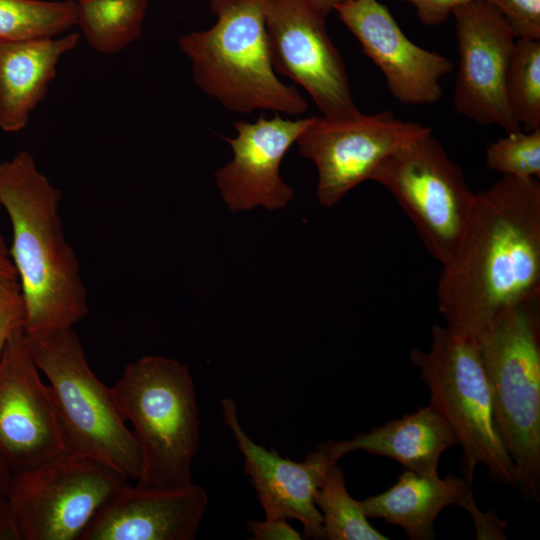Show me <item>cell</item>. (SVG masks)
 I'll list each match as a JSON object with an SVG mask.
<instances>
[{"label":"cell","instance_id":"6da1fadb","mask_svg":"<svg viewBox=\"0 0 540 540\" xmlns=\"http://www.w3.org/2000/svg\"><path fill=\"white\" fill-rule=\"evenodd\" d=\"M540 295V183L502 176L475 193L469 227L442 268L438 309L454 334L477 343L513 306Z\"/></svg>","mask_w":540,"mask_h":540},{"label":"cell","instance_id":"7a4b0ae2","mask_svg":"<svg viewBox=\"0 0 540 540\" xmlns=\"http://www.w3.org/2000/svg\"><path fill=\"white\" fill-rule=\"evenodd\" d=\"M61 191L28 151L0 163V206L10 219V255L25 305V333L72 328L88 313L78 258L59 214Z\"/></svg>","mask_w":540,"mask_h":540},{"label":"cell","instance_id":"3957f363","mask_svg":"<svg viewBox=\"0 0 540 540\" xmlns=\"http://www.w3.org/2000/svg\"><path fill=\"white\" fill-rule=\"evenodd\" d=\"M216 22L178 39L195 85L225 109L301 116L308 103L277 76L270 57L265 0H210Z\"/></svg>","mask_w":540,"mask_h":540},{"label":"cell","instance_id":"277c9868","mask_svg":"<svg viewBox=\"0 0 540 540\" xmlns=\"http://www.w3.org/2000/svg\"><path fill=\"white\" fill-rule=\"evenodd\" d=\"M27 349L48 389L65 451L100 461L137 480L141 455L112 392L91 370L72 328L26 334Z\"/></svg>","mask_w":540,"mask_h":540},{"label":"cell","instance_id":"5b68a950","mask_svg":"<svg viewBox=\"0 0 540 540\" xmlns=\"http://www.w3.org/2000/svg\"><path fill=\"white\" fill-rule=\"evenodd\" d=\"M139 445L137 484L179 487L192 483L199 447V413L194 382L176 359L147 355L126 365L111 387Z\"/></svg>","mask_w":540,"mask_h":540},{"label":"cell","instance_id":"8992f818","mask_svg":"<svg viewBox=\"0 0 540 540\" xmlns=\"http://www.w3.org/2000/svg\"><path fill=\"white\" fill-rule=\"evenodd\" d=\"M496 430L518 488L540 500V295L502 314L478 340Z\"/></svg>","mask_w":540,"mask_h":540},{"label":"cell","instance_id":"52a82bcc","mask_svg":"<svg viewBox=\"0 0 540 540\" xmlns=\"http://www.w3.org/2000/svg\"><path fill=\"white\" fill-rule=\"evenodd\" d=\"M409 357L429 390V404L450 424L462 447V478L472 484L475 467L483 464L492 481L518 488L515 466L495 427L477 344L433 324L429 348H413Z\"/></svg>","mask_w":540,"mask_h":540},{"label":"cell","instance_id":"ba28073f","mask_svg":"<svg viewBox=\"0 0 540 540\" xmlns=\"http://www.w3.org/2000/svg\"><path fill=\"white\" fill-rule=\"evenodd\" d=\"M371 180L395 198L430 255L448 265L466 235L475 193L432 131L386 158Z\"/></svg>","mask_w":540,"mask_h":540},{"label":"cell","instance_id":"9c48e42d","mask_svg":"<svg viewBox=\"0 0 540 540\" xmlns=\"http://www.w3.org/2000/svg\"><path fill=\"white\" fill-rule=\"evenodd\" d=\"M125 484L108 465L69 454L11 473L8 500L16 540H79Z\"/></svg>","mask_w":540,"mask_h":540},{"label":"cell","instance_id":"30bf717a","mask_svg":"<svg viewBox=\"0 0 540 540\" xmlns=\"http://www.w3.org/2000/svg\"><path fill=\"white\" fill-rule=\"evenodd\" d=\"M422 123L400 120L391 111L346 117L313 116L296 141L317 170L316 197L335 206L372 176L391 154L431 132Z\"/></svg>","mask_w":540,"mask_h":540},{"label":"cell","instance_id":"8fae6325","mask_svg":"<svg viewBox=\"0 0 540 540\" xmlns=\"http://www.w3.org/2000/svg\"><path fill=\"white\" fill-rule=\"evenodd\" d=\"M309 0H265L268 47L276 73L300 85L323 116L358 114L344 61Z\"/></svg>","mask_w":540,"mask_h":540},{"label":"cell","instance_id":"7c38bea8","mask_svg":"<svg viewBox=\"0 0 540 540\" xmlns=\"http://www.w3.org/2000/svg\"><path fill=\"white\" fill-rule=\"evenodd\" d=\"M459 64L455 79V111L506 133L521 129L505 92L506 74L516 37L504 17L484 0L453 10Z\"/></svg>","mask_w":540,"mask_h":540},{"label":"cell","instance_id":"4fadbf2b","mask_svg":"<svg viewBox=\"0 0 540 540\" xmlns=\"http://www.w3.org/2000/svg\"><path fill=\"white\" fill-rule=\"evenodd\" d=\"M64 454L48 385L20 327L0 354V459L16 473Z\"/></svg>","mask_w":540,"mask_h":540},{"label":"cell","instance_id":"5bb4252c","mask_svg":"<svg viewBox=\"0 0 540 540\" xmlns=\"http://www.w3.org/2000/svg\"><path fill=\"white\" fill-rule=\"evenodd\" d=\"M313 116L289 119L275 113L254 122L235 121L236 135L221 136L233 152L232 159L214 174L221 198L232 212L256 207L285 208L294 190L280 175L281 162L311 123Z\"/></svg>","mask_w":540,"mask_h":540},{"label":"cell","instance_id":"9a60e30c","mask_svg":"<svg viewBox=\"0 0 540 540\" xmlns=\"http://www.w3.org/2000/svg\"><path fill=\"white\" fill-rule=\"evenodd\" d=\"M363 53L383 73L391 95L402 104L430 105L442 95L441 78L452 72L445 56L413 43L379 0H348L335 7Z\"/></svg>","mask_w":540,"mask_h":540},{"label":"cell","instance_id":"2e32d148","mask_svg":"<svg viewBox=\"0 0 540 540\" xmlns=\"http://www.w3.org/2000/svg\"><path fill=\"white\" fill-rule=\"evenodd\" d=\"M221 407L224 422L243 456L244 473L250 478L265 518L297 520L307 538L326 539L315 494L329 465L338 461H332L320 444L302 462L284 458L248 436L239 421L234 399H221Z\"/></svg>","mask_w":540,"mask_h":540},{"label":"cell","instance_id":"e0dca14e","mask_svg":"<svg viewBox=\"0 0 540 540\" xmlns=\"http://www.w3.org/2000/svg\"><path fill=\"white\" fill-rule=\"evenodd\" d=\"M209 497L193 482L179 487L125 484L96 512L79 540H193Z\"/></svg>","mask_w":540,"mask_h":540},{"label":"cell","instance_id":"ac0fdd59","mask_svg":"<svg viewBox=\"0 0 540 540\" xmlns=\"http://www.w3.org/2000/svg\"><path fill=\"white\" fill-rule=\"evenodd\" d=\"M457 444L450 424L428 404L414 413L359 433L352 439L327 440L320 446L332 461H338L350 452L363 450L392 458L405 469L419 475H435L438 474L442 454Z\"/></svg>","mask_w":540,"mask_h":540},{"label":"cell","instance_id":"d6986e66","mask_svg":"<svg viewBox=\"0 0 540 540\" xmlns=\"http://www.w3.org/2000/svg\"><path fill=\"white\" fill-rule=\"evenodd\" d=\"M80 33L22 41L0 40V129L22 130L45 98L60 59L77 47Z\"/></svg>","mask_w":540,"mask_h":540},{"label":"cell","instance_id":"ffe728a7","mask_svg":"<svg viewBox=\"0 0 540 540\" xmlns=\"http://www.w3.org/2000/svg\"><path fill=\"white\" fill-rule=\"evenodd\" d=\"M472 484L447 474L419 475L405 469L386 491L361 501L368 518L400 526L411 540L436 538L434 523L448 506L459 505Z\"/></svg>","mask_w":540,"mask_h":540},{"label":"cell","instance_id":"44dd1931","mask_svg":"<svg viewBox=\"0 0 540 540\" xmlns=\"http://www.w3.org/2000/svg\"><path fill=\"white\" fill-rule=\"evenodd\" d=\"M148 0H77L76 26L87 44L114 54L141 37Z\"/></svg>","mask_w":540,"mask_h":540},{"label":"cell","instance_id":"7402d4cb","mask_svg":"<svg viewBox=\"0 0 540 540\" xmlns=\"http://www.w3.org/2000/svg\"><path fill=\"white\" fill-rule=\"evenodd\" d=\"M315 504L322 516L326 539L329 540H387L369 522L361 501L349 494L345 477L338 462L327 468L316 491Z\"/></svg>","mask_w":540,"mask_h":540},{"label":"cell","instance_id":"603a6c76","mask_svg":"<svg viewBox=\"0 0 540 540\" xmlns=\"http://www.w3.org/2000/svg\"><path fill=\"white\" fill-rule=\"evenodd\" d=\"M76 26V0H0V40L56 37Z\"/></svg>","mask_w":540,"mask_h":540},{"label":"cell","instance_id":"cb8c5ba5","mask_svg":"<svg viewBox=\"0 0 540 540\" xmlns=\"http://www.w3.org/2000/svg\"><path fill=\"white\" fill-rule=\"evenodd\" d=\"M505 92L510 111L522 130L540 129V40L516 39Z\"/></svg>","mask_w":540,"mask_h":540},{"label":"cell","instance_id":"d4e9b609","mask_svg":"<svg viewBox=\"0 0 540 540\" xmlns=\"http://www.w3.org/2000/svg\"><path fill=\"white\" fill-rule=\"evenodd\" d=\"M487 166L502 176L540 177V129L508 132L486 149Z\"/></svg>","mask_w":540,"mask_h":540},{"label":"cell","instance_id":"484cf974","mask_svg":"<svg viewBox=\"0 0 540 540\" xmlns=\"http://www.w3.org/2000/svg\"><path fill=\"white\" fill-rule=\"evenodd\" d=\"M504 17L517 39L540 40V0H484Z\"/></svg>","mask_w":540,"mask_h":540},{"label":"cell","instance_id":"4316f807","mask_svg":"<svg viewBox=\"0 0 540 540\" xmlns=\"http://www.w3.org/2000/svg\"><path fill=\"white\" fill-rule=\"evenodd\" d=\"M25 319L21 294L0 299V354L13 332L20 327L25 328Z\"/></svg>","mask_w":540,"mask_h":540},{"label":"cell","instance_id":"83f0119b","mask_svg":"<svg viewBox=\"0 0 540 540\" xmlns=\"http://www.w3.org/2000/svg\"><path fill=\"white\" fill-rule=\"evenodd\" d=\"M459 506L465 508L473 517L477 539H506L504 529L507 522L501 521L493 512H479L472 492L466 495Z\"/></svg>","mask_w":540,"mask_h":540},{"label":"cell","instance_id":"f1b7e54d","mask_svg":"<svg viewBox=\"0 0 540 540\" xmlns=\"http://www.w3.org/2000/svg\"><path fill=\"white\" fill-rule=\"evenodd\" d=\"M247 527L254 540L302 539L301 534L283 518H265L264 521L248 519Z\"/></svg>","mask_w":540,"mask_h":540},{"label":"cell","instance_id":"f546056e","mask_svg":"<svg viewBox=\"0 0 540 540\" xmlns=\"http://www.w3.org/2000/svg\"><path fill=\"white\" fill-rule=\"evenodd\" d=\"M412 4L422 23L435 26L451 16L454 9L475 0H403Z\"/></svg>","mask_w":540,"mask_h":540},{"label":"cell","instance_id":"4dcf8cb0","mask_svg":"<svg viewBox=\"0 0 540 540\" xmlns=\"http://www.w3.org/2000/svg\"><path fill=\"white\" fill-rule=\"evenodd\" d=\"M21 294L19 277L6 242L0 234V299Z\"/></svg>","mask_w":540,"mask_h":540},{"label":"cell","instance_id":"1f68e13d","mask_svg":"<svg viewBox=\"0 0 540 540\" xmlns=\"http://www.w3.org/2000/svg\"><path fill=\"white\" fill-rule=\"evenodd\" d=\"M10 476V471L0 459V540H16L8 500Z\"/></svg>","mask_w":540,"mask_h":540},{"label":"cell","instance_id":"d6a6232c","mask_svg":"<svg viewBox=\"0 0 540 540\" xmlns=\"http://www.w3.org/2000/svg\"><path fill=\"white\" fill-rule=\"evenodd\" d=\"M321 13L327 16L335 7L348 0H309Z\"/></svg>","mask_w":540,"mask_h":540},{"label":"cell","instance_id":"836d02e7","mask_svg":"<svg viewBox=\"0 0 540 540\" xmlns=\"http://www.w3.org/2000/svg\"><path fill=\"white\" fill-rule=\"evenodd\" d=\"M1 207V206H0Z\"/></svg>","mask_w":540,"mask_h":540}]
</instances>
